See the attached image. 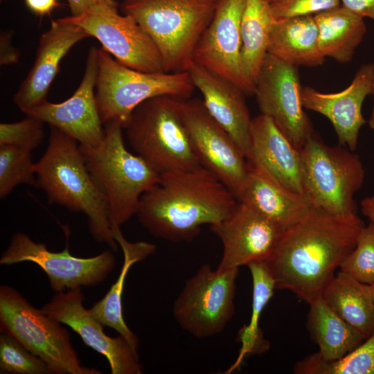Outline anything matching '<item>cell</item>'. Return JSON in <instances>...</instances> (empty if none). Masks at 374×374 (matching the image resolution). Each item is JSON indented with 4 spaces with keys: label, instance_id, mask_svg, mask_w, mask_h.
<instances>
[{
    "label": "cell",
    "instance_id": "2e32d148",
    "mask_svg": "<svg viewBox=\"0 0 374 374\" xmlns=\"http://www.w3.org/2000/svg\"><path fill=\"white\" fill-rule=\"evenodd\" d=\"M81 287L55 293L42 310L52 318L68 326L83 342L105 356L112 374H141L142 365L138 350L122 335L108 336L104 326L94 319L84 308Z\"/></svg>",
    "mask_w": 374,
    "mask_h": 374
},
{
    "label": "cell",
    "instance_id": "5bb4252c",
    "mask_svg": "<svg viewBox=\"0 0 374 374\" xmlns=\"http://www.w3.org/2000/svg\"><path fill=\"white\" fill-rule=\"evenodd\" d=\"M301 89L297 66L267 53L255 82L258 107L300 148L314 132L301 103Z\"/></svg>",
    "mask_w": 374,
    "mask_h": 374
},
{
    "label": "cell",
    "instance_id": "d4e9b609",
    "mask_svg": "<svg viewBox=\"0 0 374 374\" xmlns=\"http://www.w3.org/2000/svg\"><path fill=\"white\" fill-rule=\"evenodd\" d=\"M114 238L121 247L123 263L121 273L105 296L88 309L90 315L104 326L117 331L136 350L138 337L128 328L123 315L122 294L125 281L131 267L154 253L156 246L147 242H130L123 236L120 227L112 229Z\"/></svg>",
    "mask_w": 374,
    "mask_h": 374
},
{
    "label": "cell",
    "instance_id": "7a4b0ae2",
    "mask_svg": "<svg viewBox=\"0 0 374 374\" xmlns=\"http://www.w3.org/2000/svg\"><path fill=\"white\" fill-rule=\"evenodd\" d=\"M234 194L203 167L161 174L159 183L141 197V224L156 238L191 242L204 224H215L233 211Z\"/></svg>",
    "mask_w": 374,
    "mask_h": 374
},
{
    "label": "cell",
    "instance_id": "74e56055",
    "mask_svg": "<svg viewBox=\"0 0 374 374\" xmlns=\"http://www.w3.org/2000/svg\"><path fill=\"white\" fill-rule=\"evenodd\" d=\"M341 6L353 13L374 21V0H340Z\"/></svg>",
    "mask_w": 374,
    "mask_h": 374
},
{
    "label": "cell",
    "instance_id": "e575fe53",
    "mask_svg": "<svg viewBox=\"0 0 374 374\" xmlns=\"http://www.w3.org/2000/svg\"><path fill=\"white\" fill-rule=\"evenodd\" d=\"M44 123L32 116L17 122L2 123L0 124V145H15L33 151L44 140Z\"/></svg>",
    "mask_w": 374,
    "mask_h": 374
},
{
    "label": "cell",
    "instance_id": "277c9868",
    "mask_svg": "<svg viewBox=\"0 0 374 374\" xmlns=\"http://www.w3.org/2000/svg\"><path fill=\"white\" fill-rule=\"evenodd\" d=\"M123 127L105 124V136L98 147L80 144L86 166L108 204L112 229L119 228L136 214L141 196L159 181L161 174L124 143Z\"/></svg>",
    "mask_w": 374,
    "mask_h": 374
},
{
    "label": "cell",
    "instance_id": "8d00e7d4",
    "mask_svg": "<svg viewBox=\"0 0 374 374\" xmlns=\"http://www.w3.org/2000/svg\"><path fill=\"white\" fill-rule=\"evenodd\" d=\"M12 30H1L0 35V64L1 66L17 64L20 53L11 44Z\"/></svg>",
    "mask_w": 374,
    "mask_h": 374
},
{
    "label": "cell",
    "instance_id": "d590c367",
    "mask_svg": "<svg viewBox=\"0 0 374 374\" xmlns=\"http://www.w3.org/2000/svg\"><path fill=\"white\" fill-rule=\"evenodd\" d=\"M339 6L340 0H274L270 3L275 19L314 16Z\"/></svg>",
    "mask_w": 374,
    "mask_h": 374
},
{
    "label": "cell",
    "instance_id": "f6af8a7d",
    "mask_svg": "<svg viewBox=\"0 0 374 374\" xmlns=\"http://www.w3.org/2000/svg\"><path fill=\"white\" fill-rule=\"evenodd\" d=\"M267 1L268 2H269V3H270L271 2H272V1H274V0H267Z\"/></svg>",
    "mask_w": 374,
    "mask_h": 374
},
{
    "label": "cell",
    "instance_id": "ab89813d",
    "mask_svg": "<svg viewBox=\"0 0 374 374\" xmlns=\"http://www.w3.org/2000/svg\"><path fill=\"white\" fill-rule=\"evenodd\" d=\"M25 3L31 11L40 16L49 14L57 6V0H25Z\"/></svg>",
    "mask_w": 374,
    "mask_h": 374
},
{
    "label": "cell",
    "instance_id": "52a82bcc",
    "mask_svg": "<svg viewBox=\"0 0 374 374\" xmlns=\"http://www.w3.org/2000/svg\"><path fill=\"white\" fill-rule=\"evenodd\" d=\"M96 99L103 124L118 122L124 128L132 111L143 101L158 96L186 100L195 85L188 71L148 73L130 68L103 48L98 51Z\"/></svg>",
    "mask_w": 374,
    "mask_h": 374
},
{
    "label": "cell",
    "instance_id": "f546056e",
    "mask_svg": "<svg viewBox=\"0 0 374 374\" xmlns=\"http://www.w3.org/2000/svg\"><path fill=\"white\" fill-rule=\"evenodd\" d=\"M247 267L253 284L251 314L249 324L239 331L238 338L242 346L236 361L228 373L236 369L247 355L262 353L269 347V344L262 337L258 322L263 309L273 296L275 281L265 261L253 262Z\"/></svg>",
    "mask_w": 374,
    "mask_h": 374
},
{
    "label": "cell",
    "instance_id": "f1b7e54d",
    "mask_svg": "<svg viewBox=\"0 0 374 374\" xmlns=\"http://www.w3.org/2000/svg\"><path fill=\"white\" fill-rule=\"evenodd\" d=\"M274 21L267 0H246L240 24L241 60L244 75L254 87Z\"/></svg>",
    "mask_w": 374,
    "mask_h": 374
},
{
    "label": "cell",
    "instance_id": "d6986e66",
    "mask_svg": "<svg viewBox=\"0 0 374 374\" xmlns=\"http://www.w3.org/2000/svg\"><path fill=\"white\" fill-rule=\"evenodd\" d=\"M374 82V64H362L351 84L337 93H322L310 87L301 89V103L305 109L326 116L332 123L339 144L356 150L359 130L366 123L362 113L366 97Z\"/></svg>",
    "mask_w": 374,
    "mask_h": 374
},
{
    "label": "cell",
    "instance_id": "ee69618b",
    "mask_svg": "<svg viewBox=\"0 0 374 374\" xmlns=\"http://www.w3.org/2000/svg\"><path fill=\"white\" fill-rule=\"evenodd\" d=\"M371 94L374 96V82H373L372 88H371Z\"/></svg>",
    "mask_w": 374,
    "mask_h": 374
},
{
    "label": "cell",
    "instance_id": "5b68a950",
    "mask_svg": "<svg viewBox=\"0 0 374 374\" xmlns=\"http://www.w3.org/2000/svg\"><path fill=\"white\" fill-rule=\"evenodd\" d=\"M219 0H123V14L149 35L162 57L166 73L188 71L202 35Z\"/></svg>",
    "mask_w": 374,
    "mask_h": 374
},
{
    "label": "cell",
    "instance_id": "8992f818",
    "mask_svg": "<svg viewBox=\"0 0 374 374\" xmlns=\"http://www.w3.org/2000/svg\"><path fill=\"white\" fill-rule=\"evenodd\" d=\"M184 100L158 96L139 104L123 129L130 145L160 174L202 167L183 113Z\"/></svg>",
    "mask_w": 374,
    "mask_h": 374
},
{
    "label": "cell",
    "instance_id": "7c38bea8",
    "mask_svg": "<svg viewBox=\"0 0 374 374\" xmlns=\"http://www.w3.org/2000/svg\"><path fill=\"white\" fill-rule=\"evenodd\" d=\"M67 17L89 37L97 39L102 48L120 63L143 72L166 73L154 41L133 17L118 13L116 1Z\"/></svg>",
    "mask_w": 374,
    "mask_h": 374
},
{
    "label": "cell",
    "instance_id": "7bdbcfd3",
    "mask_svg": "<svg viewBox=\"0 0 374 374\" xmlns=\"http://www.w3.org/2000/svg\"><path fill=\"white\" fill-rule=\"evenodd\" d=\"M371 294H372V296H373V299L374 302V283L371 285Z\"/></svg>",
    "mask_w": 374,
    "mask_h": 374
},
{
    "label": "cell",
    "instance_id": "cb8c5ba5",
    "mask_svg": "<svg viewBox=\"0 0 374 374\" xmlns=\"http://www.w3.org/2000/svg\"><path fill=\"white\" fill-rule=\"evenodd\" d=\"M267 53L296 66L321 65L326 57L319 49L314 16L275 19Z\"/></svg>",
    "mask_w": 374,
    "mask_h": 374
},
{
    "label": "cell",
    "instance_id": "7402d4cb",
    "mask_svg": "<svg viewBox=\"0 0 374 374\" xmlns=\"http://www.w3.org/2000/svg\"><path fill=\"white\" fill-rule=\"evenodd\" d=\"M188 71L195 87L202 93L208 112L229 133L247 158L252 119L246 94L231 81L194 62Z\"/></svg>",
    "mask_w": 374,
    "mask_h": 374
},
{
    "label": "cell",
    "instance_id": "4316f807",
    "mask_svg": "<svg viewBox=\"0 0 374 374\" xmlns=\"http://www.w3.org/2000/svg\"><path fill=\"white\" fill-rule=\"evenodd\" d=\"M314 17L321 53L342 64L350 62L366 33L364 18L342 6L318 13Z\"/></svg>",
    "mask_w": 374,
    "mask_h": 374
},
{
    "label": "cell",
    "instance_id": "4fadbf2b",
    "mask_svg": "<svg viewBox=\"0 0 374 374\" xmlns=\"http://www.w3.org/2000/svg\"><path fill=\"white\" fill-rule=\"evenodd\" d=\"M183 113L200 166L238 198L249 171L244 153L229 133L211 116L203 100L192 98L184 100Z\"/></svg>",
    "mask_w": 374,
    "mask_h": 374
},
{
    "label": "cell",
    "instance_id": "f35d334b",
    "mask_svg": "<svg viewBox=\"0 0 374 374\" xmlns=\"http://www.w3.org/2000/svg\"><path fill=\"white\" fill-rule=\"evenodd\" d=\"M71 11V16L77 17L93 7L105 3H110L115 0H66Z\"/></svg>",
    "mask_w": 374,
    "mask_h": 374
},
{
    "label": "cell",
    "instance_id": "d6a6232c",
    "mask_svg": "<svg viewBox=\"0 0 374 374\" xmlns=\"http://www.w3.org/2000/svg\"><path fill=\"white\" fill-rule=\"evenodd\" d=\"M0 373L51 374L41 358L4 332L0 334Z\"/></svg>",
    "mask_w": 374,
    "mask_h": 374
},
{
    "label": "cell",
    "instance_id": "30bf717a",
    "mask_svg": "<svg viewBox=\"0 0 374 374\" xmlns=\"http://www.w3.org/2000/svg\"><path fill=\"white\" fill-rule=\"evenodd\" d=\"M238 269L219 271L204 264L185 283L172 305L184 330L197 338L221 333L233 317Z\"/></svg>",
    "mask_w": 374,
    "mask_h": 374
},
{
    "label": "cell",
    "instance_id": "836d02e7",
    "mask_svg": "<svg viewBox=\"0 0 374 374\" xmlns=\"http://www.w3.org/2000/svg\"><path fill=\"white\" fill-rule=\"evenodd\" d=\"M340 271L356 280L374 283V225L369 222L362 230L351 253L339 266Z\"/></svg>",
    "mask_w": 374,
    "mask_h": 374
},
{
    "label": "cell",
    "instance_id": "9a60e30c",
    "mask_svg": "<svg viewBox=\"0 0 374 374\" xmlns=\"http://www.w3.org/2000/svg\"><path fill=\"white\" fill-rule=\"evenodd\" d=\"M246 0H219L214 16L198 41L193 62L253 95L241 60L240 24Z\"/></svg>",
    "mask_w": 374,
    "mask_h": 374
},
{
    "label": "cell",
    "instance_id": "ac0fdd59",
    "mask_svg": "<svg viewBox=\"0 0 374 374\" xmlns=\"http://www.w3.org/2000/svg\"><path fill=\"white\" fill-rule=\"evenodd\" d=\"M210 229L223 247L216 268L219 271L267 260L283 231L274 222L239 202L227 217L211 225Z\"/></svg>",
    "mask_w": 374,
    "mask_h": 374
},
{
    "label": "cell",
    "instance_id": "8fae6325",
    "mask_svg": "<svg viewBox=\"0 0 374 374\" xmlns=\"http://www.w3.org/2000/svg\"><path fill=\"white\" fill-rule=\"evenodd\" d=\"M113 251L109 249L93 257L79 258L70 253L68 245L60 252L51 251L44 243L17 232L2 253L0 265L34 262L46 274L51 290L58 293L103 283L116 267Z\"/></svg>",
    "mask_w": 374,
    "mask_h": 374
},
{
    "label": "cell",
    "instance_id": "9c48e42d",
    "mask_svg": "<svg viewBox=\"0 0 374 374\" xmlns=\"http://www.w3.org/2000/svg\"><path fill=\"white\" fill-rule=\"evenodd\" d=\"M301 154L303 193L312 206L339 216L357 214L354 195L365 177L359 155L341 145H326L315 132Z\"/></svg>",
    "mask_w": 374,
    "mask_h": 374
},
{
    "label": "cell",
    "instance_id": "4dcf8cb0",
    "mask_svg": "<svg viewBox=\"0 0 374 374\" xmlns=\"http://www.w3.org/2000/svg\"><path fill=\"white\" fill-rule=\"evenodd\" d=\"M293 371L297 374H374V333L338 359L326 361L315 353L298 361Z\"/></svg>",
    "mask_w": 374,
    "mask_h": 374
},
{
    "label": "cell",
    "instance_id": "b9f144b4",
    "mask_svg": "<svg viewBox=\"0 0 374 374\" xmlns=\"http://www.w3.org/2000/svg\"><path fill=\"white\" fill-rule=\"evenodd\" d=\"M368 125H369V127L374 130V107L372 110V112H371V116L369 118V120H368Z\"/></svg>",
    "mask_w": 374,
    "mask_h": 374
},
{
    "label": "cell",
    "instance_id": "603a6c76",
    "mask_svg": "<svg viewBox=\"0 0 374 374\" xmlns=\"http://www.w3.org/2000/svg\"><path fill=\"white\" fill-rule=\"evenodd\" d=\"M237 199L283 231L297 222L313 207L304 194L283 186L265 172L250 166Z\"/></svg>",
    "mask_w": 374,
    "mask_h": 374
},
{
    "label": "cell",
    "instance_id": "3957f363",
    "mask_svg": "<svg viewBox=\"0 0 374 374\" xmlns=\"http://www.w3.org/2000/svg\"><path fill=\"white\" fill-rule=\"evenodd\" d=\"M78 143L51 127L46 149L35 163V188L44 192L49 204L85 215L95 241L116 251L118 243L109 222L107 199L92 178Z\"/></svg>",
    "mask_w": 374,
    "mask_h": 374
},
{
    "label": "cell",
    "instance_id": "83f0119b",
    "mask_svg": "<svg viewBox=\"0 0 374 374\" xmlns=\"http://www.w3.org/2000/svg\"><path fill=\"white\" fill-rule=\"evenodd\" d=\"M307 327L317 344L319 357L333 361L360 345L365 338L340 317L321 296L309 303Z\"/></svg>",
    "mask_w": 374,
    "mask_h": 374
},
{
    "label": "cell",
    "instance_id": "ffe728a7",
    "mask_svg": "<svg viewBox=\"0 0 374 374\" xmlns=\"http://www.w3.org/2000/svg\"><path fill=\"white\" fill-rule=\"evenodd\" d=\"M89 37L67 17L51 21L49 29L40 37L32 67L13 96L15 104L21 112L25 113L47 100L61 60L75 44Z\"/></svg>",
    "mask_w": 374,
    "mask_h": 374
},
{
    "label": "cell",
    "instance_id": "484cf974",
    "mask_svg": "<svg viewBox=\"0 0 374 374\" xmlns=\"http://www.w3.org/2000/svg\"><path fill=\"white\" fill-rule=\"evenodd\" d=\"M321 297L365 339L374 333V302L371 285L339 271L326 286Z\"/></svg>",
    "mask_w": 374,
    "mask_h": 374
},
{
    "label": "cell",
    "instance_id": "60d3db41",
    "mask_svg": "<svg viewBox=\"0 0 374 374\" xmlns=\"http://www.w3.org/2000/svg\"><path fill=\"white\" fill-rule=\"evenodd\" d=\"M360 206L363 215L374 225V195L362 199Z\"/></svg>",
    "mask_w": 374,
    "mask_h": 374
},
{
    "label": "cell",
    "instance_id": "ba28073f",
    "mask_svg": "<svg viewBox=\"0 0 374 374\" xmlns=\"http://www.w3.org/2000/svg\"><path fill=\"white\" fill-rule=\"evenodd\" d=\"M0 330L41 358L52 374H101L80 364L62 323L35 308L15 288L0 286Z\"/></svg>",
    "mask_w": 374,
    "mask_h": 374
},
{
    "label": "cell",
    "instance_id": "e0dca14e",
    "mask_svg": "<svg viewBox=\"0 0 374 374\" xmlns=\"http://www.w3.org/2000/svg\"><path fill=\"white\" fill-rule=\"evenodd\" d=\"M98 51L91 46L87 56L83 78L73 94L66 100L53 103L46 100L26 111V116L37 117L74 139L80 145L98 147L104 140L96 99Z\"/></svg>",
    "mask_w": 374,
    "mask_h": 374
},
{
    "label": "cell",
    "instance_id": "1f68e13d",
    "mask_svg": "<svg viewBox=\"0 0 374 374\" xmlns=\"http://www.w3.org/2000/svg\"><path fill=\"white\" fill-rule=\"evenodd\" d=\"M19 184L36 186L32 151L15 145H0V198L5 199Z\"/></svg>",
    "mask_w": 374,
    "mask_h": 374
},
{
    "label": "cell",
    "instance_id": "44dd1931",
    "mask_svg": "<svg viewBox=\"0 0 374 374\" xmlns=\"http://www.w3.org/2000/svg\"><path fill=\"white\" fill-rule=\"evenodd\" d=\"M247 160L250 167L265 172L283 186L304 194L301 148L262 114L251 120Z\"/></svg>",
    "mask_w": 374,
    "mask_h": 374
},
{
    "label": "cell",
    "instance_id": "6da1fadb",
    "mask_svg": "<svg viewBox=\"0 0 374 374\" xmlns=\"http://www.w3.org/2000/svg\"><path fill=\"white\" fill-rule=\"evenodd\" d=\"M364 226L357 214L339 216L312 207L282 231L265 261L276 289L289 290L308 304L321 296Z\"/></svg>",
    "mask_w": 374,
    "mask_h": 374
}]
</instances>
